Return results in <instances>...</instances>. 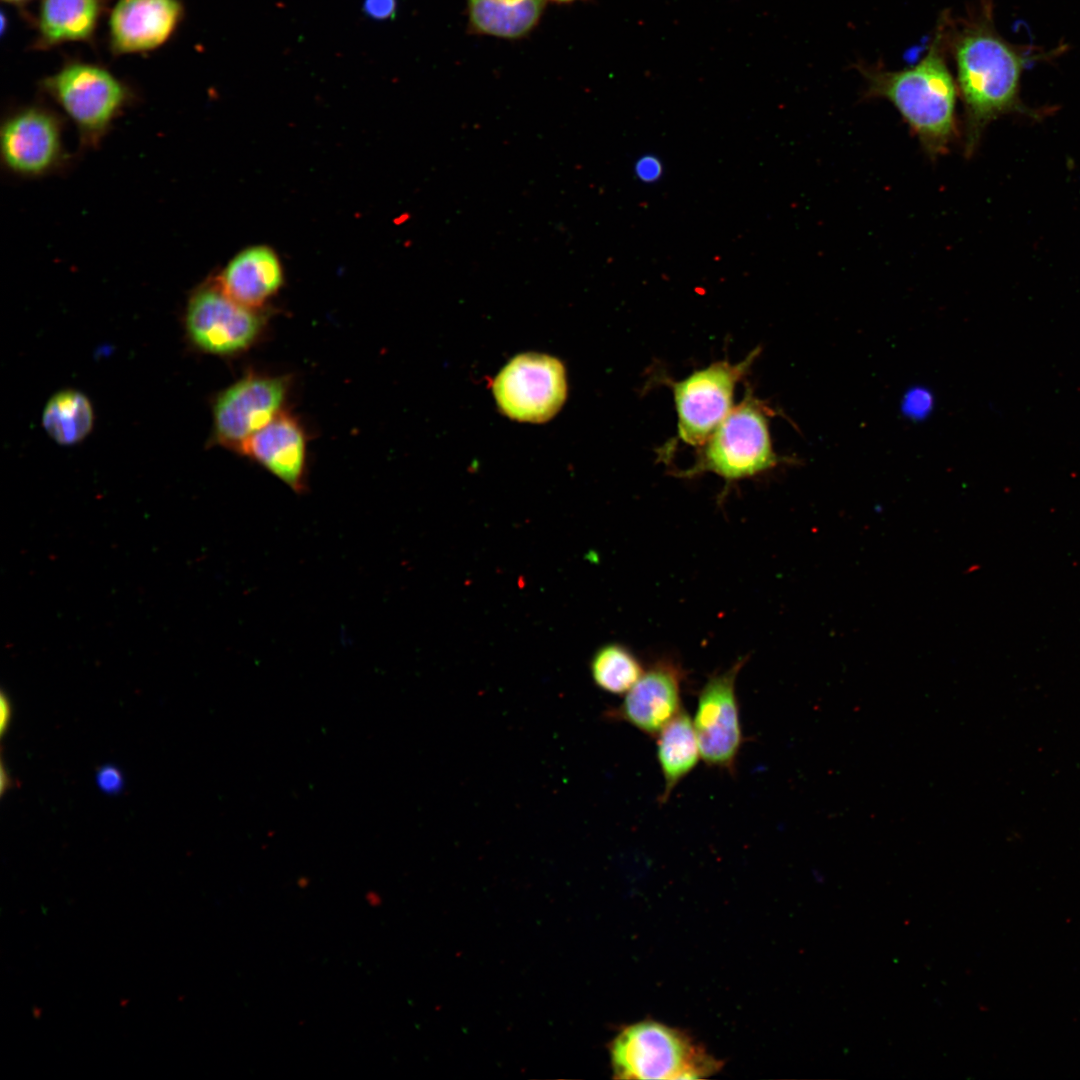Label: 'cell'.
Masks as SVG:
<instances>
[{"label":"cell","mask_w":1080,"mask_h":1080,"mask_svg":"<svg viewBox=\"0 0 1080 1080\" xmlns=\"http://www.w3.org/2000/svg\"><path fill=\"white\" fill-rule=\"evenodd\" d=\"M948 53L965 110L967 154L973 152L986 124L1015 107L1020 76L1029 56L995 30L990 1L953 22L943 14Z\"/></svg>","instance_id":"obj_1"},{"label":"cell","mask_w":1080,"mask_h":1080,"mask_svg":"<svg viewBox=\"0 0 1080 1080\" xmlns=\"http://www.w3.org/2000/svg\"><path fill=\"white\" fill-rule=\"evenodd\" d=\"M925 55L913 66L888 70L858 64L865 80V97L882 98L895 106L925 152L937 158L956 136L957 84L947 62L943 15Z\"/></svg>","instance_id":"obj_2"},{"label":"cell","mask_w":1080,"mask_h":1080,"mask_svg":"<svg viewBox=\"0 0 1080 1080\" xmlns=\"http://www.w3.org/2000/svg\"><path fill=\"white\" fill-rule=\"evenodd\" d=\"M769 418V407L747 391L701 445L696 462L678 476L710 472L730 484L772 470L780 458L773 449Z\"/></svg>","instance_id":"obj_3"},{"label":"cell","mask_w":1080,"mask_h":1080,"mask_svg":"<svg viewBox=\"0 0 1080 1080\" xmlns=\"http://www.w3.org/2000/svg\"><path fill=\"white\" fill-rule=\"evenodd\" d=\"M618 1079H700L719 1069V1062L685 1033L655 1021L624 1028L610 1044Z\"/></svg>","instance_id":"obj_4"},{"label":"cell","mask_w":1080,"mask_h":1080,"mask_svg":"<svg viewBox=\"0 0 1080 1080\" xmlns=\"http://www.w3.org/2000/svg\"><path fill=\"white\" fill-rule=\"evenodd\" d=\"M41 88L73 122L80 146L96 148L132 100L129 87L96 64L71 62L41 81Z\"/></svg>","instance_id":"obj_5"},{"label":"cell","mask_w":1080,"mask_h":1080,"mask_svg":"<svg viewBox=\"0 0 1080 1080\" xmlns=\"http://www.w3.org/2000/svg\"><path fill=\"white\" fill-rule=\"evenodd\" d=\"M760 353L739 363L718 361L680 381H669L677 412L679 439L701 446L733 408L734 391Z\"/></svg>","instance_id":"obj_6"},{"label":"cell","mask_w":1080,"mask_h":1080,"mask_svg":"<svg viewBox=\"0 0 1080 1080\" xmlns=\"http://www.w3.org/2000/svg\"><path fill=\"white\" fill-rule=\"evenodd\" d=\"M63 121L46 106L33 104L11 112L0 131L4 168L21 178H40L64 168L68 162Z\"/></svg>","instance_id":"obj_7"},{"label":"cell","mask_w":1080,"mask_h":1080,"mask_svg":"<svg viewBox=\"0 0 1080 1080\" xmlns=\"http://www.w3.org/2000/svg\"><path fill=\"white\" fill-rule=\"evenodd\" d=\"M493 392L507 416L519 421L543 422L553 417L566 399L565 370L551 356L521 354L497 375Z\"/></svg>","instance_id":"obj_8"},{"label":"cell","mask_w":1080,"mask_h":1080,"mask_svg":"<svg viewBox=\"0 0 1080 1080\" xmlns=\"http://www.w3.org/2000/svg\"><path fill=\"white\" fill-rule=\"evenodd\" d=\"M747 658L729 668L712 673L699 691L693 719L701 758L711 767L736 772V762L743 743L737 676Z\"/></svg>","instance_id":"obj_9"},{"label":"cell","mask_w":1080,"mask_h":1080,"mask_svg":"<svg viewBox=\"0 0 1080 1080\" xmlns=\"http://www.w3.org/2000/svg\"><path fill=\"white\" fill-rule=\"evenodd\" d=\"M186 326L202 350L220 355L246 350L260 335L264 317L229 297L218 285H206L190 298Z\"/></svg>","instance_id":"obj_10"},{"label":"cell","mask_w":1080,"mask_h":1080,"mask_svg":"<svg viewBox=\"0 0 1080 1080\" xmlns=\"http://www.w3.org/2000/svg\"><path fill=\"white\" fill-rule=\"evenodd\" d=\"M287 382L281 377L248 375L222 392L214 405L218 443L240 452L246 441L279 413Z\"/></svg>","instance_id":"obj_11"},{"label":"cell","mask_w":1080,"mask_h":1080,"mask_svg":"<svg viewBox=\"0 0 1080 1080\" xmlns=\"http://www.w3.org/2000/svg\"><path fill=\"white\" fill-rule=\"evenodd\" d=\"M686 671L672 657L652 662L623 701L605 712L608 720L626 722L656 737L682 710V685Z\"/></svg>","instance_id":"obj_12"},{"label":"cell","mask_w":1080,"mask_h":1080,"mask_svg":"<svg viewBox=\"0 0 1080 1080\" xmlns=\"http://www.w3.org/2000/svg\"><path fill=\"white\" fill-rule=\"evenodd\" d=\"M183 16L180 0H118L109 19L115 54L140 53L164 44Z\"/></svg>","instance_id":"obj_13"},{"label":"cell","mask_w":1080,"mask_h":1080,"mask_svg":"<svg viewBox=\"0 0 1080 1080\" xmlns=\"http://www.w3.org/2000/svg\"><path fill=\"white\" fill-rule=\"evenodd\" d=\"M240 453L261 464L293 490L304 488L306 439L294 417L279 413L246 441Z\"/></svg>","instance_id":"obj_14"},{"label":"cell","mask_w":1080,"mask_h":1080,"mask_svg":"<svg viewBox=\"0 0 1080 1080\" xmlns=\"http://www.w3.org/2000/svg\"><path fill=\"white\" fill-rule=\"evenodd\" d=\"M282 282V266L276 253L266 246H253L229 261L217 283L236 302L259 309L276 294Z\"/></svg>","instance_id":"obj_15"},{"label":"cell","mask_w":1080,"mask_h":1080,"mask_svg":"<svg viewBox=\"0 0 1080 1080\" xmlns=\"http://www.w3.org/2000/svg\"><path fill=\"white\" fill-rule=\"evenodd\" d=\"M106 0H42L36 47L88 41L92 38Z\"/></svg>","instance_id":"obj_16"},{"label":"cell","mask_w":1080,"mask_h":1080,"mask_svg":"<svg viewBox=\"0 0 1080 1080\" xmlns=\"http://www.w3.org/2000/svg\"><path fill=\"white\" fill-rule=\"evenodd\" d=\"M656 737V755L664 779L659 802L664 804L695 768L701 754L693 721L684 709Z\"/></svg>","instance_id":"obj_17"},{"label":"cell","mask_w":1080,"mask_h":1080,"mask_svg":"<svg viewBox=\"0 0 1080 1080\" xmlns=\"http://www.w3.org/2000/svg\"><path fill=\"white\" fill-rule=\"evenodd\" d=\"M544 0H467L470 24L479 33L514 39L538 22Z\"/></svg>","instance_id":"obj_18"},{"label":"cell","mask_w":1080,"mask_h":1080,"mask_svg":"<svg viewBox=\"0 0 1080 1080\" xmlns=\"http://www.w3.org/2000/svg\"><path fill=\"white\" fill-rule=\"evenodd\" d=\"M42 425L48 435L61 445L83 440L93 426V409L79 391L64 390L54 394L42 413Z\"/></svg>","instance_id":"obj_19"},{"label":"cell","mask_w":1080,"mask_h":1080,"mask_svg":"<svg viewBox=\"0 0 1080 1080\" xmlns=\"http://www.w3.org/2000/svg\"><path fill=\"white\" fill-rule=\"evenodd\" d=\"M590 671L594 683L611 694L627 693L645 671L638 656L626 645L612 642L593 655Z\"/></svg>","instance_id":"obj_20"},{"label":"cell","mask_w":1080,"mask_h":1080,"mask_svg":"<svg viewBox=\"0 0 1080 1080\" xmlns=\"http://www.w3.org/2000/svg\"><path fill=\"white\" fill-rule=\"evenodd\" d=\"M95 779L99 789L108 795H118L125 787L124 775L121 769L114 764H104L98 767Z\"/></svg>","instance_id":"obj_21"},{"label":"cell","mask_w":1080,"mask_h":1080,"mask_svg":"<svg viewBox=\"0 0 1080 1080\" xmlns=\"http://www.w3.org/2000/svg\"><path fill=\"white\" fill-rule=\"evenodd\" d=\"M397 8L396 0H364L363 11L375 20H386L394 16Z\"/></svg>","instance_id":"obj_22"},{"label":"cell","mask_w":1080,"mask_h":1080,"mask_svg":"<svg viewBox=\"0 0 1080 1080\" xmlns=\"http://www.w3.org/2000/svg\"><path fill=\"white\" fill-rule=\"evenodd\" d=\"M635 173L643 182H654L662 174V165L656 157L645 156L637 161Z\"/></svg>","instance_id":"obj_23"},{"label":"cell","mask_w":1080,"mask_h":1080,"mask_svg":"<svg viewBox=\"0 0 1080 1080\" xmlns=\"http://www.w3.org/2000/svg\"><path fill=\"white\" fill-rule=\"evenodd\" d=\"M931 398L926 391L920 389L910 392L904 403L905 411L912 416H922L930 408Z\"/></svg>","instance_id":"obj_24"},{"label":"cell","mask_w":1080,"mask_h":1080,"mask_svg":"<svg viewBox=\"0 0 1080 1080\" xmlns=\"http://www.w3.org/2000/svg\"><path fill=\"white\" fill-rule=\"evenodd\" d=\"M0 710V730L1 735L4 736L9 729L12 718V705L9 697L4 692L1 693Z\"/></svg>","instance_id":"obj_25"},{"label":"cell","mask_w":1080,"mask_h":1080,"mask_svg":"<svg viewBox=\"0 0 1080 1080\" xmlns=\"http://www.w3.org/2000/svg\"><path fill=\"white\" fill-rule=\"evenodd\" d=\"M13 785V782L9 775L6 774L5 767L1 768V792L2 794Z\"/></svg>","instance_id":"obj_26"},{"label":"cell","mask_w":1080,"mask_h":1080,"mask_svg":"<svg viewBox=\"0 0 1080 1080\" xmlns=\"http://www.w3.org/2000/svg\"><path fill=\"white\" fill-rule=\"evenodd\" d=\"M3 1H5L7 3H10V4L21 5V4H24V3H26V2H28L30 0H3Z\"/></svg>","instance_id":"obj_27"},{"label":"cell","mask_w":1080,"mask_h":1080,"mask_svg":"<svg viewBox=\"0 0 1080 1080\" xmlns=\"http://www.w3.org/2000/svg\"><path fill=\"white\" fill-rule=\"evenodd\" d=\"M555 1H559V2H569V1H572V0H555Z\"/></svg>","instance_id":"obj_28"}]
</instances>
